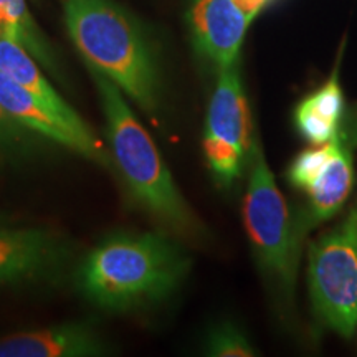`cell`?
Masks as SVG:
<instances>
[{
  "instance_id": "52a82bcc",
  "label": "cell",
  "mask_w": 357,
  "mask_h": 357,
  "mask_svg": "<svg viewBox=\"0 0 357 357\" xmlns=\"http://www.w3.org/2000/svg\"><path fill=\"white\" fill-rule=\"evenodd\" d=\"M0 105L17 123L53 144L65 147L102 169L113 167L108 144L98 137L68 102L56 105L43 100L0 73Z\"/></svg>"
},
{
  "instance_id": "4fadbf2b",
  "label": "cell",
  "mask_w": 357,
  "mask_h": 357,
  "mask_svg": "<svg viewBox=\"0 0 357 357\" xmlns=\"http://www.w3.org/2000/svg\"><path fill=\"white\" fill-rule=\"evenodd\" d=\"M0 73L43 100L56 105L66 102L45 78L32 53L10 37H0Z\"/></svg>"
},
{
  "instance_id": "9a60e30c",
  "label": "cell",
  "mask_w": 357,
  "mask_h": 357,
  "mask_svg": "<svg viewBox=\"0 0 357 357\" xmlns=\"http://www.w3.org/2000/svg\"><path fill=\"white\" fill-rule=\"evenodd\" d=\"M50 144L53 142L17 123L0 105V164L24 166L42 158Z\"/></svg>"
},
{
  "instance_id": "8fae6325",
  "label": "cell",
  "mask_w": 357,
  "mask_h": 357,
  "mask_svg": "<svg viewBox=\"0 0 357 357\" xmlns=\"http://www.w3.org/2000/svg\"><path fill=\"white\" fill-rule=\"evenodd\" d=\"M357 142L356 131H349L342 124L337 134V147L333 158L326 164L324 171L319 174L314 184L306 190L307 207L303 215L298 217V225L303 236L314 229L316 225L323 223L336 215L342 205L349 199L352 187H354V160H352V147Z\"/></svg>"
},
{
  "instance_id": "2e32d148",
  "label": "cell",
  "mask_w": 357,
  "mask_h": 357,
  "mask_svg": "<svg viewBox=\"0 0 357 357\" xmlns=\"http://www.w3.org/2000/svg\"><path fill=\"white\" fill-rule=\"evenodd\" d=\"M336 147L337 136L333 141L326 142V144L312 146L298 154L288 169L289 184L301 190L310 189L314 184L316 178L319 177V174L324 171L326 164L333 158Z\"/></svg>"
},
{
  "instance_id": "8992f818",
  "label": "cell",
  "mask_w": 357,
  "mask_h": 357,
  "mask_svg": "<svg viewBox=\"0 0 357 357\" xmlns=\"http://www.w3.org/2000/svg\"><path fill=\"white\" fill-rule=\"evenodd\" d=\"M250 113L238 65L220 68L208 102L204 132V153L215 184L230 189L247 167Z\"/></svg>"
},
{
  "instance_id": "9c48e42d",
  "label": "cell",
  "mask_w": 357,
  "mask_h": 357,
  "mask_svg": "<svg viewBox=\"0 0 357 357\" xmlns=\"http://www.w3.org/2000/svg\"><path fill=\"white\" fill-rule=\"evenodd\" d=\"M187 24L195 50L220 70L236 63L252 22L234 0H192Z\"/></svg>"
},
{
  "instance_id": "277c9868",
  "label": "cell",
  "mask_w": 357,
  "mask_h": 357,
  "mask_svg": "<svg viewBox=\"0 0 357 357\" xmlns=\"http://www.w3.org/2000/svg\"><path fill=\"white\" fill-rule=\"evenodd\" d=\"M247 166L243 222L253 255L276 300L291 306L305 236L275 184L258 136L250 141Z\"/></svg>"
},
{
  "instance_id": "d6986e66",
  "label": "cell",
  "mask_w": 357,
  "mask_h": 357,
  "mask_svg": "<svg viewBox=\"0 0 357 357\" xmlns=\"http://www.w3.org/2000/svg\"><path fill=\"white\" fill-rule=\"evenodd\" d=\"M3 223H8V218L3 213H0V225H3Z\"/></svg>"
},
{
  "instance_id": "5bb4252c",
  "label": "cell",
  "mask_w": 357,
  "mask_h": 357,
  "mask_svg": "<svg viewBox=\"0 0 357 357\" xmlns=\"http://www.w3.org/2000/svg\"><path fill=\"white\" fill-rule=\"evenodd\" d=\"M0 24L6 25L8 37L24 45L45 68L60 75L52 47L33 22L25 0H0Z\"/></svg>"
},
{
  "instance_id": "7c38bea8",
  "label": "cell",
  "mask_w": 357,
  "mask_h": 357,
  "mask_svg": "<svg viewBox=\"0 0 357 357\" xmlns=\"http://www.w3.org/2000/svg\"><path fill=\"white\" fill-rule=\"evenodd\" d=\"M344 91L339 83L337 66L328 82L303 98L294 109L296 129L311 146L333 141L344 124Z\"/></svg>"
},
{
  "instance_id": "7a4b0ae2",
  "label": "cell",
  "mask_w": 357,
  "mask_h": 357,
  "mask_svg": "<svg viewBox=\"0 0 357 357\" xmlns=\"http://www.w3.org/2000/svg\"><path fill=\"white\" fill-rule=\"evenodd\" d=\"M71 42L89 68L100 71L158 119L162 82L155 48L139 20L113 0H60Z\"/></svg>"
},
{
  "instance_id": "ba28073f",
  "label": "cell",
  "mask_w": 357,
  "mask_h": 357,
  "mask_svg": "<svg viewBox=\"0 0 357 357\" xmlns=\"http://www.w3.org/2000/svg\"><path fill=\"white\" fill-rule=\"evenodd\" d=\"M73 260V245L63 235L40 227L0 225V287L52 281Z\"/></svg>"
},
{
  "instance_id": "6da1fadb",
  "label": "cell",
  "mask_w": 357,
  "mask_h": 357,
  "mask_svg": "<svg viewBox=\"0 0 357 357\" xmlns=\"http://www.w3.org/2000/svg\"><path fill=\"white\" fill-rule=\"evenodd\" d=\"M189 271L190 258L171 236L118 231L79 261L75 284L93 306L128 312L171 298Z\"/></svg>"
},
{
  "instance_id": "3957f363",
  "label": "cell",
  "mask_w": 357,
  "mask_h": 357,
  "mask_svg": "<svg viewBox=\"0 0 357 357\" xmlns=\"http://www.w3.org/2000/svg\"><path fill=\"white\" fill-rule=\"evenodd\" d=\"M89 73L100 95L113 166L129 197L174 234L192 240L204 238L207 230L182 197L153 137L128 105V98L100 71L89 68Z\"/></svg>"
},
{
  "instance_id": "30bf717a",
  "label": "cell",
  "mask_w": 357,
  "mask_h": 357,
  "mask_svg": "<svg viewBox=\"0 0 357 357\" xmlns=\"http://www.w3.org/2000/svg\"><path fill=\"white\" fill-rule=\"evenodd\" d=\"M108 352V342L95 326L79 321L12 334L0 341V357H89Z\"/></svg>"
},
{
  "instance_id": "5b68a950",
  "label": "cell",
  "mask_w": 357,
  "mask_h": 357,
  "mask_svg": "<svg viewBox=\"0 0 357 357\" xmlns=\"http://www.w3.org/2000/svg\"><path fill=\"white\" fill-rule=\"evenodd\" d=\"M307 284L321 323L352 337L357 328V199L344 220L311 245Z\"/></svg>"
},
{
  "instance_id": "e0dca14e",
  "label": "cell",
  "mask_w": 357,
  "mask_h": 357,
  "mask_svg": "<svg viewBox=\"0 0 357 357\" xmlns=\"http://www.w3.org/2000/svg\"><path fill=\"white\" fill-rule=\"evenodd\" d=\"M205 354L213 357H250L257 356L255 347L238 326L225 321L215 324L205 339Z\"/></svg>"
},
{
  "instance_id": "ac0fdd59",
  "label": "cell",
  "mask_w": 357,
  "mask_h": 357,
  "mask_svg": "<svg viewBox=\"0 0 357 357\" xmlns=\"http://www.w3.org/2000/svg\"><path fill=\"white\" fill-rule=\"evenodd\" d=\"M234 2L238 6L240 10L243 12V15L252 22L258 13L261 12V8L265 7L266 3H270L271 0H234Z\"/></svg>"
}]
</instances>
